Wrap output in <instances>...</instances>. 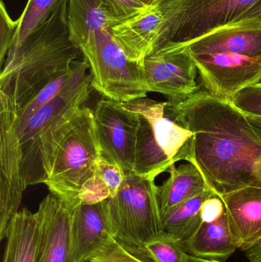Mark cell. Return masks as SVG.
I'll return each instance as SVG.
<instances>
[{
  "label": "cell",
  "instance_id": "1",
  "mask_svg": "<svg viewBox=\"0 0 261 262\" xmlns=\"http://www.w3.org/2000/svg\"><path fill=\"white\" fill-rule=\"evenodd\" d=\"M169 118L193 133L185 161L218 195L261 183V141L231 101L200 89L179 102L165 101Z\"/></svg>",
  "mask_w": 261,
  "mask_h": 262
},
{
  "label": "cell",
  "instance_id": "2",
  "mask_svg": "<svg viewBox=\"0 0 261 262\" xmlns=\"http://www.w3.org/2000/svg\"><path fill=\"white\" fill-rule=\"evenodd\" d=\"M67 2L16 48L10 49L0 74V110L17 113L44 86L70 70L82 55L70 39Z\"/></svg>",
  "mask_w": 261,
  "mask_h": 262
},
{
  "label": "cell",
  "instance_id": "3",
  "mask_svg": "<svg viewBox=\"0 0 261 262\" xmlns=\"http://www.w3.org/2000/svg\"><path fill=\"white\" fill-rule=\"evenodd\" d=\"M90 77L83 72L24 124L15 127L22 150L26 186L44 183L54 152L80 109L88 100Z\"/></svg>",
  "mask_w": 261,
  "mask_h": 262
},
{
  "label": "cell",
  "instance_id": "4",
  "mask_svg": "<svg viewBox=\"0 0 261 262\" xmlns=\"http://www.w3.org/2000/svg\"><path fill=\"white\" fill-rule=\"evenodd\" d=\"M101 160L93 112L83 106L54 152L44 184L74 209L79 206L81 189L96 173Z\"/></svg>",
  "mask_w": 261,
  "mask_h": 262
},
{
  "label": "cell",
  "instance_id": "5",
  "mask_svg": "<svg viewBox=\"0 0 261 262\" xmlns=\"http://www.w3.org/2000/svg\"><path fill=\"white\" fill-rule=\"evenodd\" d=\"M122 104L140 119L135 173L155 180L172 165L185 161L193 133L167 116L165 102L144 98Z\"/></svg>",
  "mask_w": 261,
  "mask_h": 262
},
{
  "label": "cell",
  "instance_id": "6",
  "mask_svg": "<svg viewBox=\"0 0 261 262\" xmlns=\"http://www.w3.org/2000/svg\"><path fill=\"white\" fill-rule=\"evenodd\" d=\"M154 179L131 173L114 196L104 200L113 237L128 250L140 249L163 232Z\"/></svg>",
  "mask_w": 261,
  "mask_h": 262
},
{
  "label": "cell",
  "instance_id": "7",
  "mask_svg": "<svg viewBox=\"0 0 261 262\" xmlns=\"http://www.w3.org/2000/svg\"><path fill=\"white\" fill-rule=\"evenodd\" d=\"M79 49L88 64L90 86L103 96L121 103L147 98L142 66L129 59L111 30L95 32Z\"/></svg>",
  "mask_w": 261,
  "mask_h": 262
},
{
  "label": "cell",
  "instance_id": "8",
  "mask_svg": "<svg viewBox=\"0 0 261 262\" xmlns=\"http://www.w3.org/2000/svg\"><path fill=\"white\" fill-rule=\"evenodd\" d=\"M165 17L163 45L193 39L239 19L259 0H157Z\"/></svg>",
  "mask_w": 261,
  "mask_h": 262
},
{
  "label": "cell",
  "instance_id": "9",
  "mask_svg": "<svg viewBox=\"0 0 261 262\" xmlns=\"http://www.w3.org/2000/svg\"><path fill=\"white\" fill-rule=\"evenodd\" d=\"M93 115L101 160L117 166L125 176L134 173L139 114L107 99L97 104Z\"/></svg>",
  "mask_w": 261,
  "mask_h": 262
},
{
  "label": "cell",
  "instance_id": "10",
  "mask_svg": "<svg viewBox=\"0 0 261 262\" xmlns=\"http://www.w3.org/2000/svg\"><path fill=\"white\" fill-rule=\"evenodd\" d=\"M149 92L179 102L200 89L198 70L191 54L181 41H172L159 47L143 61Z\"/></svg>",
  "mask_w": 261,
  "mask_h": 262
},
{
  "label": "cell",
  "instance_id": "11",
  "mask_svg": "<svg viewBox=\"0 0 261 262\" xmlns=\"http://www.w3.org/2000/svg\"><path fill=\"white\" fill-rule=\"evenodd\" d=\"M191 55L203 89L215 96L229 101L243 89L261 82V56L234 53Z\"/></svg>",
  "mask_w": 261,
  "mask_h": 262
},
{
  "label": "cell",
  "instance_id": "12",
  "mask_svg": "<svg viewBox=\"0 0 261 262\" xmlns=\"http://www.w3.org/2000/svg\"><path fill=\"white\" fill-rule=\"evenodd\" d=\"M22 150L15 128V116L0 110V239L11 219L19 211L26 189L23 178Z\"/></svg>",
  "mask_w": 261,
  "mask_h": 262
},
{
  "label": "cell",
  "instance_id": "13",
  "mask_svg": "<svg viewBox=\"0 0 261 262\" xmlns=\"http://www.w3.org/2000/svg\"><path fill=\"white\" fill-rule=\"evenodd\" d=\"M165 15L157 0H153L113 26L111 33L129 59L142 66L150 54L163 45Z\"/></svg>",
  "mask_w": 261,
  "mask_h": 262
},
{
  "label": "cell",
  "instance_id": "14",
  "mask_svg": "<svg viewBox=\"0 0 261 262\" xmlns=\"http://www.w3.org/2000/svg\"><path fill=\"white\" fill-rule=\"evenodd\" d=\"M181 43L191 54L261 56V20L255 17L239 18Z\"/></svg>",
  "mask_w": 261,
  "mask_h": 262
},
{
  "label": "cell",
  "instance_id": "15",
  "mask_svg": "<svg viewBox=\"0 0 261 262\" xmlns=\"http://www.w3.org/2000/svg\"><path fill=\"white\" fill-rule=\"evenodd\" d=\"M72 209L52 193L38 206L39 240L36 262H75L72 252Z\"/></svg>",
  "mask_w": 261,
  "mask_h": 262
},
{
  "label": "cell",
  "instance_id": "16",
  "mask_svg": "<svg viewBox=\"0 0 261 262\" xmlns=\"http://www.w3.org/2000/svg\"><path fill=\"white\" fill-rule=\"evenodd\" d=\"M238 249L245 252L261 239V183L219 195Z\"/></svg>",
  "mask_w": 261,
  "mask_h": 262
},
{
  "label": "cell",
  "instance_id": "17",
  "mask_svg": "<svg viewBox=\"0 0 261 262\" xmlns=\"http://www.w3.org/2000/svg\"><path fill=\"white\" fill-rule=\"evenodd\" d=\"M70 235L75 261L89 262L113 237L104 201L72 209Z\"/></svg>",
  "mask_w": 261,
  "mask_h": 262
},
{
  "label": "cell",
  "instance_id": "18",
  "mask_svg": "<svg viewBox=\"0 0 261 262\" xmlns=\"http://www.w3.org/2000/svg\"><path fill=\"white\" fill-rule=\"evenodd\" d=\"M123 19L107 0L67 2V21L70 39L78 49L95 32L111 30Z\"/></svg>",
  "mask_w": 261,
  "mask_h": 262
},
{
  "label": "cell",
  "instance_id": "19",
  "mask_svg": "<svg viewBox=\"0 0 261 262\" xmlns=\"http://www.w3.org/2000/svg\"><path fill=\"white\" fill-rule=\"evenodd\" d=\"M182 243L191 256L221 262L226 261L238 249L226 212L212 221H202Z\"/></svg>",
  "mask_w": 261,
  "mask_h": 262
},
{
  "label": "cell",
  "instance_id": "20",
  "mask_svg": "<svg viewBox=\"0 0 261 262\" xmlns=\"http://www.w3.org/2000/svg\"><path fill=\"white\" fill-rule=\"evenodd\" d=\"M3 262H36L39 221L36 212L18 211L7 226Z\"/></svg>",
  "mask_w": 261,
  "mask_h": 262
},
{
  "label": "cell",
  "instance_id": "21",
  "mask_svg": "<svg viewBox=\"0 0 261 262\" xmlns=\"http://www.w3.org/2000/svg\"><path fill=\"white\" fill-rule=\"evenodd\" d=\"M170 177L158 186V200L161 215L193 197L209 189L202 172L193 163H188L169 169Z\"/></svg>",
  "mask_w": 261,
  "mask_h": 262
},
{
  "label": "cell",
  "instance_id": "22",
  "mask_svg": "<svg viewBox=\"0 0 261 262\" xmlns=\"http://www.w3.org/2000/svg\"><path fill=\"white\" fill-rule=\"evenodd\" d=\"M216 192L211 189L187 200L162 215L164 231L177 237L181 242L186 240L202 221L204 202Z\"/></svg>",
  "mask_w": 261,
  "mask_h": 262
},
{
  "label": "cell",
  "instance_id": "23",
  "mask_svg": "<svg viewBox=\"0 0 261 262\" xmlns=\"http://www.w3.org/2000/svg\"><path fill=\"white\" fill-rule=\"evenodd\" d=\"M88 69V64L85 60L75 61L70 70L44 86L17 113L15 127L24 124L38 110L50 102L69 84H72L83 72Z\"/></svg>",
  "mask_w": 261,
  "mask_h": 262
},
{
  "label": "cell",
  "instance_id": "24",
  "mask_svg": "<svg viewBox=\"0 0 261 262\" xmlns=\"http://www.w3.org/2000/svg\"><path fill=\"white\" fill-rule=\"evenodd\" d=\"M130 251L150 262H186L189 255L182 242L165 231L146 242L140 249Z\"/></svg>",
  "mask_w": 261,
  "mask_h": 262
},
{
  "label": "cell",
  "instance_id": "25",
  "mask_svg": "<svg viewBox=\"0 0 261 262\" xmlns=\"http://www.w3.org/2000/svg\"><path fill=\"white\" fill-rule=\"evenodd\" d=\"M60 0H29L18 18V30L11 49L19 46L25 38L44 21L56 7Z\"/></svg>",
  "mask_w": 261,
  "mask_h": 262
},
{
  "label": "cell",
  "instance_id": "26",
  "mask_svg": "<svg viewBox=\"0 0 261 262\" xmlns=\"http://www.w3.org/2000/svg\"><path fill=\"white\" fill-rule=\"evenodd\" d=\"M89 262H150L130 252L115 238H111Z\"/></svg>",
  "mask_w": 261,
  "mask_h": 262
},
{
  "label": "cell",
  "instance_id": "27",
  "mask_svg": "<svg viewBox=\"0 0 261 262\" xmlns=\"http://www.w3.org/2000/svg\"><path fill=\"white\" fill-rule=\"evenodd\" d=\"M19 21L12 20L3 0L0 2V66H4L6 57L12 48L18 30Z\"/></svg>",
  "mask_w": 261,
  "mask_h": 262
},
{
  "label": "cell",
  "instance_id": "28",
  "mask_svg": "<svg viewBox=\"0 0 261 262\" xmlns=\"http://www.w3.org/2000/svg\"><path fill=\"white\" fill-rule=\"evenodd\" d=\"M229 101L243 113L261 117V82L243 89Z\"/></svg>",
  "mask_w": 261,
  "mask_h": 262
},
{
  "label": "cell",
  "instance_id": "29",
  "mask_svg": "<svg viewBox=\"0 0 261 262\" xmlns=\"http://www.w3.org/2000/svg\"><path fill=\"white\" fill-rule=\"evenodd\" d=\"M110 197L108 188L96 172L83 186L79 195L80 204H95Z\"/></svg>",
  "mask_w": 261,
  "mask_h": 262
},
{
  "label": "cell",
  "instance_id": "30",
  "mask_svg": "<svg viewBox=\"0 0 261 262\" xmlns=\"http://www.w3.org/2000/svg\"><path fill=\"white\" fill-rule=\"evenodd\" d=\"M96 172L108 188L110 197L114 196L124 183L125 179L124 172L117 166L101 160Z\"/></svg>",
  "mask_w": 261,
  "mask_h": 262
},
{
  "label": "cell",
  "instance_id": "31",
  "mask_svg": "<svg viewBox=\"0 0 261 262\" xmlns=\"http://www.w3.org/2000/svg\"><path fill=\"white\" fill-rule=\"evenodd\" d=\"M121 18H125L147 5L136 0H107Z\"/></svg>",
  "mask_w": 261,
  "mask_h": 262
},
{
  "label": "cell",
  "instance_id": "32",
  "mask_svg": "<svg viewBox=\"0 0 261 262\" xmlns=\"http://www.w3.org/2000/svg\"><path fill=\"white\" fill-rule=\"evenodd\" d=\"M245 252L249 262H261V240Z\"/></svg>",
  "mask_w": 261,
  "mask_h": 262
},
{
  "label": "cell",
  "instance_id": "33",
  "mask_svg": "<svg viewBox=\"0 0 261 262\" xmlns=\"http://www.w3.org/2000/svg\"><path fill=\"white\" fill-rule=\"evenodd\" d=\"M245 114V113H244ZM248 123L261 141V117L245 114Z\"/></svg>",
  "mask_w": 261,
  "mask_h": 262
},
{
  "label": "cell",
  "instance_id": "34",
  "mask_svg": "<svg viewBox=\"0 0 261 262\" xmlns=\"http://www.w3.org/2000/svg\"><path fill=\"white\" fill-rule=\"evenodd\" d=\"M246 17H255V18L261 20V0H259L254 6H252L246 13L244 14L241 18H246Z\"/></svg>",
  "mask_w": 261,
  "mask_h": 262
},
{
  "label": "cell",
  "instance_id": "35",
  "mask_svg": "<svg viewBox=\"0 0 261 262\" xmlns=\"http://www.w3.org/2000/svg\"><path fill=\"white\" fill-rule=\"evenodd\" d=\"M186 262H221L218 261H213V260L203 259V258H196V257L188 255V259Z\"/></svg>",
  "mask_w": 261,
  "mask_h": 262
},
{
  "label": "cell",
  "instance_id": "36",
  "mask_svg": "<svg viewBox=\"0 0 261 262\" xmlns=\"http://www.w3.org/2000/svg\"><path fill=\"white\" fill-rule=\"evenodd\" d=\"M136 1L139 2V3H143L144 5H148L151 3L153 0H136Z\"/></svg>",
  "mask_w": 261,
  "mask_h": 262
},
{
  "label": "cell",
  "instance_id": "37",
  "mask_svg": "<svg viewBox=\"0 0 261 262\" xmlns=\"http://www.w3.org/2000/svg\"><path fill=\"white\" fill-rule=\"evenodd\" d=\"M260 240H261V239H260Z\"/></svg>",
  "mask_w": 261,
  "mask_h": 262
}]
</instances>
